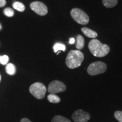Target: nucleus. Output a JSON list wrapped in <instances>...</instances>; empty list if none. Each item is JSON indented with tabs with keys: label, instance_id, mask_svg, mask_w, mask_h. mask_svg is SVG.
Segmentation results:
<instances>
[{
	"label": "nucleus",
	"instance_id": "nucleus-20",
	"mask_svg": "<svg viewBox=\"0 0 122 122\" xmlns=\"http://www.w3.org/2000/svg\"><path fill=\"white\" fill-rule=\"evenodd\" d=\"M6 4V0H0V7H2L5 6Z\"/></svg>",
	"mask_w": 122,
	"mask_h": 122
},
{
	"label": "nucleus",
	"instance_id": "nucleus-4",
	"mask_svg": "<svg viewBox=\"0 0 122 122\" xmlns=\"http://www.w3.org/2000/svg\"><path fill=\"white\" fill-rule=\"evenodd\" d=\"M71 15L75 21L77 23L86 25L89 22L88 15L83 10L78 8H75L71 10Z\"/></svg>",
	"mask_w": 122,
	"mask_h": 122
},
{
	"label": "nucleus",
	"instance_id": "nucleus-25",
	"mask_svg": "<svg viewBox=\"0 0 122 122\" xmlns=\"http://www.w3.org/2000/svg\"><path fill=\"white\" fill-rule=\"evenodd\" d=\"M1 28V24H0V29Z\"/></svg>",
	"mask_w": 122,
	"mask_h": 122
},
{
	"label": "nucleus",
	"instance_id": "nucleus-19",
	"mask_svg": "<svg viewBox=\"0 0 122 122\" xmlns=\"http://www.w3.org/2000/svg\"><path fill=\"white\" fill-rule=\"evenodd\" d=\"M9 57L8 56H6V55H4V56H3L1 57V61H0V63H1L2 65H6L7 62H8L9 61Z\"/></svg>",
	"mask_w": 122,
	"mask_h": 122
},
{
	"label": "nucleus",
	"instance_id": "nucleus-16",
	"mask_svg": "<svg viewBox=\"0 0 122 122\" xmlns=\"http://www.w3.org/2000/svg\"><path fill=\"white\" fill-rule=\"evenodd\" d=\"M53 49L55 53H57L59 50H62V51H65L66 50V46L64 44L61 43H57L53 46Z\"/></svg>",
	"mask_w": 122,
	"mask_h": 122
},
{
	"label": "nucleus",
	"instance_id": "nucleus-7",
	"mask_svg": "<svg viewBox=\"0 0 122 122\" xmlns=\"http://www.w3.org/2000/svg\"><path fill=\"white\" fill-rule=\"evenodd\" d=\"M30 8L37 14L44 16L48 14V7L44 3L39 1H35L30 4Z\"/></svg>",
	"mask_w": 122,
	"mask_h": 122
},
{
	"label": "nucleus",
	"instance_id": "nucleus-17",
	"mask_svg": "<svg viewBox=\"0 0 122 122\" xmlns=\"http://www.w3.org/2000/svg\"><path fill=\"white\" fill-rule=\"evenodd\" d=\"M4 14L6 16H7V17H12L14 15V11L13 9L10 8V7H7L4 10Z\"/></svg>",
	"mask_w": 122,
	"mask_h": 122
},
{
	"label": "nucleus",
	"instance_id": "nucleus-14",
	"mask_svg": "<svg viewBox=\"0 0 122 122\" xmlns=\"http://www.w3.org/2000/svg\"><path fill=\"white\" fill-rule=\"evenodd\" d=\"M6 72L10 75H13L16 72L15 66L12 63L7 64L6 67Z\"/></svg>",
	"mask_w": 122,
	"mask_h": 122
},
{
	"label": "nucleus",
	"instance_id": "nucleus-9",
	"mask_svg": "<svg viewBox=\"0 0 122 122\" xmlns=\"http://www.w3.org/2000/svg\"><path fill=\"white\" fill-rule=\"evenodd\" d=\"M81 32L85 36H86V37L89 38L94 39V38H96L98 36L97 33L96 32L91 30V29L86 28V27H83V28L81 29Z\"/></svg>",
	"mask_w": 122,
	"mask_h": 122
},
{
	"label": "nucleus",
	"instance_id": "nucleus-1",
	"mask_svg": "<svg viewBox=\"0 0 122 122\" xmlns=\"http://www.w3.org/2000/svg\"><path fill=\"white\" fill-rule=\"evenodd\" d=\"M88 48L94 56L97 57H103L109 54L110 47L106 44H103L97 39H93L89 42Z\"/></svg>",
	"mask_w": 122,
	"mask_h": 122
},
{
	"label": "nucleus",
	"instance_id": "nucleus-5",
	"mask_svg": "<svg viewBox=\"0 0 122 122\" xmlns=\"http://www.w3.org/2000/svg\"><path fill=\"white\" fill-rule=\"evenodd\" d=\"M107 70V66L105 63L100 61L92 63L87 68V72L90 75L95 76L103 74Z\"/></svg>",
	"mask_w": 122,
	"mask_h": 122
},
{
	"label": "nucleus",
	"instance_id": "nucleus-2",
	"mask_svg": "<svg viewBox=\"0 0 122 122\" xmlns=\"http://www.w3.org/2000/svg\"><path fill=\"white\" fill-rule=\"evenodd\" d=\"M83 53L79 50H72L69 51L66 59L67 66L71 69L80 67L84 60Z\"/></svg>",
	"mask_w": 122,
	"mask_h": 122
},
{
	"label": "nucleus",
	"instance_id": "nucleus-15",
	"mask_svg": "<svg viewBox=\"0 0 122 122\" xmlns=\"http://www.w3.org/2000/svg\"><path fill=\"white\" fill-rule=\"evenodd\" d=\"M13 6L14 9L20 12L24 11V10H25V6L22 2H17V1L14 2L13 4Z\"/></svg>",
	"mask_w": 122,
	"mask_h": 122
},
{
	"label": "nucleus",
	"instance_id": "nucleus-3",
	"mask_svg": "<svg viewBox=\"0 0 122 122\" xmlns=\"http://www.w3.org/2000/svg\"><path fill=\"white\" fill-rule=\"evenodd\" d=\"M30 94L35 98L39 100L43 99L46 93V88L45 85L41 83H35L32 84L29 88Z\"/></svg>",
	"mask_w": 122,
	"mask_h": 122
},
{
	"label": "nucleus",
	"instance_id": "nucleus-18",
	"mask_svg": "<svg viewBox=\"0 0 122 122\" xmlns=\"http://www.w3.org/2000/svg\"><path fill=\"white\" fill-rule=\"evenodd\" d=\"M114 117L119 122H122V111H116L114 112Z\"/></svg>",
	"mask_w": 122,
	"mask_h": 122
},
{
	"label": "nucleus",
	"instance_id": "nucleus-11",
	"mask_svg": "<svg viewBox=\"0 0 122 122\" xmlns=\"http://www.w3.org/2000/svg\"><path fill=\"white\" fill-rule=\"evenodd\" d=\"M102 3L106 7L112 8L118 4V0H102Z\"/></svg>",
	"mask_w": 122,
	"mask_h": 122
},
{
	"label": "nucleus",
	"instance_id": "nucleus-22",
	"mask_svg": "<svg viewBox=\"0 0 122 122\" xmlns=\"http://www.w3.org/2000/svg\"><path fill=\"white\" fill-rule=\"evenodd\" d=\"M75 39L74 38H71V39H70V44H73L75 43Z\"/></svg>",
	"mask_w": 122,
	"mask_h": 122
},
{
	"label": "nucleus",
	"instance_id": "nucleus-8",
	"mask_svg": "<svg viewBox=\"0 0 122 122\" xmlns=\"http://www.w3.org/2000/svg\"><path fill=\"white\" fill-rule=\"evenodd\" d=\"M72 120L74 122H88L91 119V115L83 110H77L72 114Z\"/></svg>",
	"mask_w": 122,
	"mask_h": 122
},
{
	"label": "nucleus",
	"instance_id": "nucleus-6",
	"mask_svg": "<svg viewBox=\"0 0 122 122\" xmlns=\"http://www.w3.org/2000/svg\"><path fill=\"white\" fill-rule=\"evenodd\" d=\"M66 90L65 84L59 80H54L49 84L48 91L50 94L58 93L63 92Z\"/></svg>",
	"mask_w": 122,
	"mask_h": 122
},
{
	"label": "nucleus",
	"instance_id": "nucleus-21",
	"mask_svg": "<svg viewBox=\"0 0 122 122\" xmlns=\"http://www.w3.org/2000/svg\"><path fill=\"white\" fill-rule=\"evenodd\" d=\"M20 122H31L30 119H28V118H23L22 119L20 120Z\"/></svg>",
	"mask_w": 122,
	"mask_h": 122
},
{
	"label": "nucleus",
	"instance_id": "nucleus-10",
	"mask_svg": "<svg viewBox=\"0 0 122 122\" xmlns=\"http://www.w3.org/2000/svg\"><path fill=\"white\" fill-rule=\"evenodd\" d=\"M76 40H77L76 44V48L78 50L82 49L84 48V46L85 44V40L84 37L81 35H78L77 36V37H76Z\"/></svg>",
	"mask_w": 122,
	"mask_h": 122
},
{
	"label": "nucleus",
	"instance_id": "nucleus-24",
	"mask_svg": "<svg viewBox=\"0 0 122 122\" xmlns=\"http://www.w3.org/2000/svg\"><path fill=\"white\" fill-rule=\"evenodd\" d=\"M1 56H0V61H1Z\"/></svg>",
	"mask_w": 122,
	"mask_h": 122
},
{
	"label": "nucleus",
	"instance_id": "nucleus-12",
	"mask_svg": "<svg viewBox=\"0 0 122 122\" xmlns=\"http://www.w3.org/2000/svg\"><path fill=\"white\" fill-rule=\"evenodd\" d=\"M48 100L50 102L53 103H58L60 102L61 98L55 94H50L47 97Z\"/></svg>",
	"mask_w": 122,
	"mask_h": 122
},
{
	"label": "nucleus",
	"instance_id": "nucleus-13",
	"mask_svg": "<svg viewBox=\"0 0 122 122\" xmlns=\"http://www.w3.org/2000/svg\"><path fill=\"white\" fill-rule=\"evenodd\" d=\"M51 122H71L68 118L61 115H56L53 117Z\"/></svg>",
	"mask_w": 122,
	"mask_h": 122
},
{
	"label": "nucleus",
	"instance_id": "nucleus-23",
	"mask_svg": "<svg viewBox=\"0 0 122 122\" xmlns=\"http://www.w3.org/2000/svg\"><path fill=\"white\" fill-rule=\"evenodd\" d=\"M1 75H0V82H1Z\"/></svg>",
	"mask_w": 122,
	"mask_h": 122
}]
</instances>
